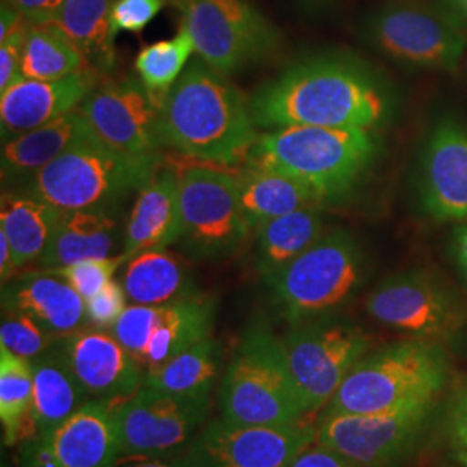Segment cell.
<instances>
[{
  "label": "cell",
  "instance_id": "22",
  "mask_svg": "<svg viewBox=\"0 0 467 467\" xmlns=\"http://www.w3.org/2000/svg\"><path fill=\"white\" fill-rule=\"evenodd\" d=\"M2 310L35 318L56 336L75 333L87 324L84 298L50 270H30L2 284Z\"/></svg>",
  "mask_w": 467,
  "mask_h": 467
},
{
  "label": "cell",
  "instance_id": "5",
  "mask_svg": "<svg viewBox=\"0 0 467 467\" xmlns=\"http://www.w3.org/2000/svg\"><path fill=\"white\" fill-rule=\"evenodd\" d=\"M220 418L253 426H291L308 416L284 360L281 337L262 318L241 336L220 391Z\"/></svg>",
  "mask_w": 467,
  "mask_h": 467
},
{
  "label": "cell",
  "instance_id": "24",
  "mask_svg": "<svg viewBox=\"0 0 467 467\" xmlns=\"http://www.w3.org/2000/svg\"><path fill=\"white\" fill-rule=\"evenodd\" d=\"M99 140L80 109L69 111L44 127L2 142L0 168L4 185L19 187L63 152Z\"/></svg>",
  "mask_w": 467,
  "mask_h": 467
},
{
  "label": "cell",
  "instance_id": "8",
  "mask_svg": "<svg viewBox=\"0 0 467 467\" xmlns=\"http://www.w3.org/2000/svg\"><path fill=\"white\" fill-rule=\"evenodd\" d=\"M362 35L395 65L419 71H451L467 50L462 23L430 0H388L368 15Z\"/></svg>",
  "mask_w": 467,
  "mask_h": 467
},
{
  "label": "cell",
  "instance_id": "36",
  "mask_svg": "<svg viewBox=\"0 0 467 467\" xmlns=\"http://www.w3.org/2000/svg\"><path fill=\"white\" fill-rule=\"evenodd\" d=\"M59 337L61 336L50 333L35 318L15 310H2L0 345L23 358L34 360L44 355Z\"/></svg>",
  "mask_w": 467,
  "mask_h": 467
},
{
  "label": "cell",
  "instance_id": "26",
  "mask_svg": "<svg viewBox=\"0 0 467 467\" xmlns=\"http://www.w3.org/2000/svg\"><path fill=\"white\" fill-rule=\"evenodd\" d=\"M34 401L23 428V440L49 433L90 400L84 386L54 348L32 360ZM19 441V443H21Z\"/></svg>",
  "mask_w": 467,
  "mask_h": 467
},
{
  "label": "cell",
  "instance_id": "1",
  "mask_svg": "<svg viewBox=\"0 0 467 467\" xmlns=\"http://www.w3.org/2000/svg\"><path fill=\"white\" fill-rule=\"evenodd\" d=\"M391 88L362 59L322 52L284 67L251 96L256 127L376 130L393 115Z\"/></svg>",
  "mask_w": 467,
  "mask_h": 467
},
{
  "label": "cell",
  "instance_id": "17",
  "mask_svg": "<svg viewBox=\"0 0 467 467\" xmlns=\"http://www.w3.org/2000/svg\"><path fill=\"white\" fill-rule=\"evenodd\" d=\"M431 405L384 414H322L316 441L357 467H391L418 440Z\"/></svg>",
  "mask_w": 467,
  "mask_h": 467
},
{
  "label": "cell",
  "instance_id": "25",
  "mask_svg": "<svg viewBox=\"0 0 467 467\" xmlns=\"http://www.w3.org/2000/svg\"><path fill=\"white\" fill-rule=\"evenodd\" d=\"M119 235L115 208L63 212L36 268L56 270L82 260L117 256L121 254Z\"/></svg>",
  "mask_w": 467,
  "mask_h": 467
},
{
  "label": "cell",
  "instance_id": "27",
  "mask_svg": "<svg viewBox=\"0 0 467 467\" xmlns=\"http://www.w3.org/2000/svg\"><path fill=\"white\" fill-rule=\"evenodd\" d=\"M121 284L134 305L161 306L200 295L189 265L167 250L142 251L127 260Z\"/></svg>",
  "mask_w": 467,
  "mask_h": 467
},
{
  "label": "cell",
  "instance_id": "21",
  "mask_svg": "<svg viewBox=\"0 0 467 467\" xmlns=\"http://www.w3.org/2000/svg\"><path fill=\"white\" fill-rule=\"evenodd\" d=\"M94 87V67L61 80H30L19 77L11 87L0 92L2 142L78 109Z\"/></svg>",
  "mask_w": 467,
  "mask_h": 467
},
{
  "label": "cell",
  "instance_id": "19",
  "mask_svg": "<svg viewBox=\"0 0 467 467\" xmlns=\"http://www.w3.org/2000/svg\"><path fill=\"white\" fill-rule=\"evenodd\" d=\"M52 348L61 355L90 399L125 400L144 384L146 370L140 362L106 329H78L61 336Z\"/></svg>",
  "mask_w": 467,
  "mask_h": 467
},
{
  "label": "cell",
  "instance_id": "18",
  "mask_svg": "<svg viewBox=\"0 0 467 467\" xmlns=\"http://www.w3.org/2000/svg\"><path fill=\"white\" fill-rule=\"evenodd\" d=\"M78 109L100 142L111 150L134 156L158 154L160 108L139 78L94 87Z\"/></svg>",
  "mask_w": 467,
  "mask_h": 467
},
{
  "label": "cell",
  "instance_id": "38",
  "mask_svg": "<svg viewBox=\"0 0 467 467\" xmlns=\"http://www.w3.org/2000/svg\"><path fill=\"white\" fill-rule=\"evenodd\" d=\"M167 0H115L111 9V34L142 32L163 11Z\"/></svg>",
  "mask_w": 467,
  "mask_h": 467
},
{
  "label": "cell",
  "instance_id": "46",
  "mask_svg": "<svg viewBox=\"0 0 467 467\" xmlns=\"http://www.w3.org/2000/svg\"><path fill=\"white\" fill-rule=\"evenodd\" d=\"M28 21L13 9L11 5L2 2L0 9V42H4L11 34H15L21 26H25Z\"/></svg>",
  "mask_w": 467,
  "mask_h": 467
},
{
  "label": "cell",
  "instance_id": "34",
  "mask_svg": "<svg viewBox=\"0 0 467 467\" xmlns=\"http://www.w3.org/2000/svg\"><path fill=\"white\" fill-rule=\"evenodd\" d=\"M34 401L32 360L0 345V420L4 443L19 445Z\"/></svg>",
  "mask_w": 467,
  "mask_h": 467
},
{
  "label": "cell",
  "instance_id": "4",
  "mask_svg": "<svg viewBox=\"0 0 467 467\" xmlns=\"http://www.w3.org/2000/svg\"><path fill=\"white\" fill-rule=\"evenodd\" d=\"M447 378L449 357L441 341L409 337L368 351L324 414H384L431 405Z\"/></svg>",
  "mask_w": 467,
  "mask_h": 467
},
{
  "label": "cell",
  "instance_id": "13",
  "mask_svg": "<svg viewBox=\"0 0 467 467\" xmlns=\"http://www.w3.org/2000/svg\"><path fill=\"white\" fill-rule=\"evenodd\" d=\"M366 310L389 329L433 341L455 336L464 322L451 289L426 270H409L386 277L368 295Z\"/></svg>",
  "mask_w": 467,
  "mask_h": 467
},
{
  "label": "cell",
  "instance_id": "48",
  "mask_svg": "<svg viewBox=\"0 0 467 467\" xmlns=\"http://www.w3.org/2000/svg\"><path fill=\"white\" fill-rule=\"evenodd\" d=\"M438 2H441L467 30V0H438Z\"/></svg>",
  "mask_w": 467,
  "mask_h": 467
},
{
  "label": "cell",
  "instance_id": "37",
  "mask_svg": "<svg viewBox=\"0 0 467 467\" xmlns=\"http://www.w3.org/2000/svg\"><path fill=\"white\" fill-rule=\"evenodd\" d=\"M127 264V258L123 254L108 256V258H90L82 260L77 264H71L67 267L50 270L57 275H61L85 301L96 296L108 284L113 281L118 268Z\"/></svg>",
  "mask_w": 467,
  "mask_h": 467
},
{
  "label": "cell",
  "instance_id": "7",
  "mask_svg": "<svg viewBox=\"0 0 467 467\" xmlns=\"http://www.w3.org/2000/svg\"><path fill=\"white\" fill-rule=\"evenodd\" d=\"M158 168L160 154H125L94 140L63 152L16 189L61 212L117 208L118 201L148 184Z\"/></svg>",
  "mask_w": 467,
  "mask_h": 467
},
{
  "label": "cell",
  "instance_id": "28",
  "mask_svg": "<svg viewBox=\"0 0 467 467\" xmlns=\"http://www.w3.org/2000/svg\"><path fill=\"white\" fill-rule=\"evenodd\" d=\"M237 185L241 208L251 231L301 208L324 206L310 187L270 168L248 165L237 173Z\"/></svg>",
  "mask_w": 467,
  "mask_h": 467
},
{
  "label": "cell",
  "instance_id": "3",
  "mask_svg": "<svg viewBox=\"0 0 467 467\" xmlns=\"http://www.w3.org/2000/svg\"><path fill=\"white\" fill-rule=\"evenodd\" d=\"M378 154L379 139L374 130L296 125L260 135L246 165L289 175L327 204L348 196Z\"/></svg>",
  "mask_w": 467,
  "mask_h": 467
},
{
  "label": "cell",
  "instance_id": "31",
  "mask_svg": "<svg viewBox=\"0 0 467 467\" xmlns=\"http://www.w3.org/2000/svg\"><path fill=\"white\" fill-rule=\"evenodd\" d=\"M220 362V345L213 336H208L163 366L146 372L144 383L182 399L212 400Z\"/></svg>",
  "mask_w": 467,
  "mask_h": 467
},
{
  "label": "cell",
  "instance_id": "2",
  "mask_svg": "<svg viewBox=\"0 0 467 467\" xmlns=\"http://www.w3.org/2000/svg\"><path fill=\"white\" fill-rule=\"evenodd\" d=\"M258 137L250 99L201 57L187 65L160 109L161 146L210 165L248 161Z\"/></svg>",
  "mask_w": 467,
  "mask_h": 467
},
{
  "label": "cell",
  "instance_id": "6",
  "mask_svg": "<svg viewBox=\"0 0 467 467\" xmlns=\"http://www.w3.org/2000/svg\"><path fill=\"white\" fill-rule=\"evenodd\" d=\"M368 260L347 231L324 233L267 281L272 303L289 326L336 316L360 291Z\"/></svg>",
  "mask_w": 467,
  "mask_h": 467
},
{
  "label": "cell",
  "instance_id": "43",
  "mask_svg": "<svg viewBox=\"0 0 467 467\" xmlns=\"http://www.w3.org/2000/svg\"><path fill=\"white\" fill-rule=\"evenodd\" d=\"M453 436L459 457L467 464V391L461 397L453 412Z\"/></svg>",
  "mask_w": 467,
  "mask_h": 467
},
{
  "label": "cell",
  "instance_id": "23",
  "mask_svg": "<svg viewBox=\"0 0 467 467\" xmlns=\"http://www.w3.org/2000/svg\"><path fill=\"white\" fill-rule=\"evenodd\" d=\"M181 235V173L158 168L135 198L125 225L121 254L130 260L148 250H167Z\"/></svg>",
  "mask_w": 467,
  "mask_h": 467
},
{
  "label": "cell",
  "instance_id": "33",
  "mask_svg": "<svg viewBox=\"0 0 467 467\" xmlns=\"http://www.w3.org/2000/svg\"><path fill=\"white\" fill-rule=\"evenodd\" d=\"M82 50L54 25H30L25 35L19 77L61 80L88 69Z\"/></svg>",
  "mask_w": 467,
  "mask_h": 467
},
{
  "label": "cell",
  "instance_id": "14",
  "mask_svg": "<svg viewBox=\"0 0 467 467\" xmlns=\"http://www.w3.org/2000/svg\"><path fill=\"white\" fill-rule=\"evenodd\" d=\"M317 440V426H253L218 418L202 426L184 455L187 467H289Z\"/></svg>",
  "mask_w": 467,
  "mask_h": 467
},
{
  "label": "cell",
  "instance_id": "9",
  "mask_svg": "<svg viewBox=\"0 0 467 467\" xmlns=\"http://www.w3.org/2000/svg\"><path fill=\"white\" fill-rule=\"evenodd\" d=\"M284 360L306 414L326 409L355 364L370 351V337L347 318L308 320L281 337Z\"/></svg>",
  "mask_w": 467,
  "mask_h": 467
},
{
  "label": "cell",
  "instance_id": "32",
  "mask_svg": "<svg viewBox=\"0 0 467 467\" xmlns=\"http://www.w3.org/2000/svg\"><path fill=\"white\" fill-rule=\"evenodd\" d=\"M115 0H65L50 25L57 26L82 50L87 63L100 73L115 67L111 9Z\"/></svg>",
  "mask_w": 467,
  "mask_h": 467
},
{
  "label": "cell",
  "instance_id": "15",
  "mask_svg": "<svg viewBox=\"0 0 467 467\" xmlns=\"http://www.w3.org/2000/svg\"><path fill=\"white\" fill-rule=\"evenodd\" d=\"M215 300L200 293L161 306L132 303L111 327V333L150 372L212 336Z\"/></svg>",
  "mask_w": 467,
  "mask_h": 467
},
{
  "label": "cell",
  "instance_id": "20",
  "mask_svg": "<svg viewBox=\"0 0 467 467\" xmlns=\"http://www.w3.org/2000/svg\"><path fill=\"white\" fill-rule=\"evenodd\" d=\"M419 194L426 215L440 223L467 222V127L440 121L420 158Z\"/></svg>",
  "mask_w": 467,
  "mask_h": 467
},
{
  "label": "cell",
  "instance_id": "42",
  "mask_svg": "<svg viewBox=\"0 0 467 467\" xmlns=\"http://www.w3.org/2000/svg\"><path fill=\"white\" fill-rule=\"evenodd\" d=\"M289 467H357L341 453L331 451L317 441L308 445Z\"/></svg>",
  "mask_w": 467,
  "mask_h": 467
},
{
  "label": "cell",
  "instance_id": "10",
  "mask_svg": "<svg viewBox=\"0 0 467 467\" xmlns=\"http://www.w3.org/2000/svg\"><path fill=\"white\" fill-rule=\"evenodd\" d=\"M201 59L222 75L258 65L281 34L250 0H173Z\"/></svg>",
  "mask_w": 467,
  "mask_h": 467
},
{
  "label": "cell",
  "instance_id": "49",
  "mask_svg": "<svg viewBox=\"0 0 467 467\" xmlns=\"http://www.w3.org/2000/svg\"><path fill=\"white\" fill-rule=\"evenodd\" d=\"M308 4H324V2H329V0H305Z\"/></svg>",
  "mask_w": 467,
  "mask_h": 467
},
{
  "label": "cell",
  "instance_id": "11",
  "mask_svg": "<svg viewBox=\"0 0 467 467\" xmlns=\"http://www.w3.org/2000/svg\"><path fill=\"white\" fill-rule=\"evenodd\" d=\"M251 229L241 208L237 175L217 167L181 173V235L177 246L194 260H222L246 243Z\"/></svg>",
  "mask_w": 467,
  "mask_h": 467
},
{
  "label": "cell",
  "instance_id": "47",
  "mask_svg": "<svg viewBox=\"0 0 467 467\" xmlns=\"http://www.w3.org/2000/svg\"><path fill=\"white\" fill-rule=\"evenodd\" d=\"M118 467H187L184 457H168V459H134L132 462H127Z\"/></svg>",
  "mask_w": 467,
  "mask_h": 467
},
{
  "label": "cell",
  "instance_id": "29",
  "mask_svg": "<svg viewBox=\"0 0 467 467\" xmlns=\"http://www.w3.org/2000/svg\"><path fill=\"white\" fill-rule=\"evenodd\" d=\"M61 210L32 194L9 189L0 202V231L7 235L17 270L36 265L49 246L50 237L61 218Z\"/></svg>",
  "mask_w": 467,
  "mask_h": 467
},
{
  "label": "cell",
  "instance_id": "41",
  "mask_svg": "<svg viewBox=\"0 0 467 467\" xmlns=\"http://www.w3.org/2000/svg\"><path fill=\"white\" fill-rule=\"evenodd\" d=\"M16 9L30 25H50L65 0H2Z\"/></svg>",
  "mask_w": 467,
  "mask_h": 467
},
{
  "label": "cell",
  "instance_id": "12",
  "mask_svg": "<svg viewBox=\"0 0 467 467\" xmlns=\"http://www.w3.org/2000/svg\"><path fill=\"white\" fill-rule=\"evenodd\" d=\"M210 400H191L142 384L130 399L118 401L121 457L168 459L184 455L200 434Z\"/></svg>",
  "mask_w": 467,
  "mask_h": 467
},
{
  "label": "cell",
  "instance_id": "30",
  "mask_svg": "<svg viewBox=\"0 0 467 467\" xmlns=\"http://www.w3.org/2000/svg\"><path fill=\"white\" fill-rule=\"evenodd\" d=\"M324 233L320 206H306L265 222L256 229L254 265L260 277L270 281Z\"/></svg>",
  "mask_w": 467,
  "mask_h": 467
},
{
  "label": "cell",
  "instance_id": "16",
  "mask_svg": "<svg viewBox=\"0 0 467 467\" xmlns=\"http://www.w3.org/2000/svg\"><path fill=\"white\" fill-rule=\"evenodd\" d=\"M118 401L90 399L49 433L19 443V467H118Z\"/></svg>",
  "mask_w": 467,
  "mask_h": 467
},
{
  "label": "cell",
  "instance_id": "44",
  "mask_svg": "<svg viewBox=\"0 0 467 467\" xmlns=\"http://www.w3.org/2000/svg\"><path fill=\"white\" fill-rule=\"evenodd\" d=\"M451 253L457 268L467 285V222L457 223L451 237Z\"/></svg>",
  "mask_w": 467,
  "mask_h": 467
},
{
  "label": "cell",
  "instance_id": "40",
  "mask_svg": "<svg viewBox=\"0 0 467 467\" xmlns=\"http://www.w3.org/2000/svg\"><path fill=\"white\" fill-rule=\"evenodd\" d=\"M30 23L21 26L15 34L9 35L4 42H0V92L19 78V67L23 56L25 35L28 32Z\"/></svg>",
  "mask_w": 467,
  "mask_h": 467
},
{
  "label": "cell",
  "instance_id": "45",
  "mask_svg": "<svg viewBox=\"0 0 467 467\" xmlns=\"http://www.w3.org/2000/svg\"><path fill=\"white\" fill-rule=\"evenodd\" d=\"M16 272L15 251H13V246L7 239V235L0 231V275H2V284L11 281Z\"/></svg>",
  "mask_w": 467,
  "mask_h": 467
},
{
  "label": "cell",
  "instance_id": "39",
  "mask_svg": "<svg viewBox=\"0 0 467 467\" xmlns=\"http://www.w3.org/2000/svg\"><path fill=\"white\" fill-rule=\"evenodd\" d=\"M127 300L123 284L111 281L96 296L85 301L87 324L96 329H111L125 312Z\"/></svg>",
  "mask_w": 467,
  "mask_h": 467
},
{
  "label": "cell",
  "instance_id": "35",
  "mask_svg": "<svg viewBox=\"0 0 467 467\" xmlns=\"http://www.w3.org/2000/svg\"><path fill=\"white\" fill-rule=\"evenodd\" d=\"M196 52L192 36L181 26L177 36L160 40L140 50L135 59L137 78L148 90L150 99L161 109L173 85L181 78L187 67L191 54Z\"/></svg>",
  "mask_w": 467,
  "mask_h": 467
}]
</instances>
